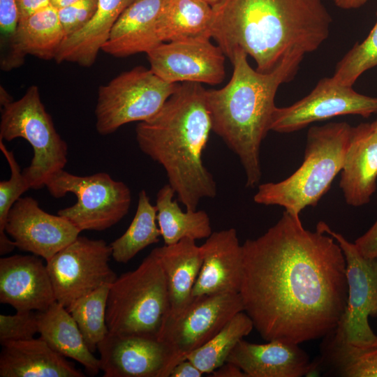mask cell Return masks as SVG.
I'll return each mask as SVG.
<instances>
[{
	"label": "cell",
	"mask_w": 377,
	"mask_h": 377,
	"mask_svg": "<svg viewBox=\"0 0 377 377\" xmlns=\"http://www.w3.org/2000/svg\"><path fill=\"white\" fill-rule=\"evenodd\" d=\"M247 57L235 50L229 58L230 80L221 89H205V96L212 131L237 156L246 185L253 188L262 177L260 149L270 131L276 91L294 78L303 58H288L272 72L261 73L249 65Z\"/></svg>",
	"instance_id": "277c9868"
},
{
	"label": "cell",
	"mask_w": 377,
	"mask_h": 377,
	"mask_svg": "<svg viewBox=\"0 0 377 377\" xmlns=\"http://www.w3.org/2000/svg\"><path fill=\"white\" fill-rule=\"evenodd\" d=\"M376 259H377V256H376Z\"/></svg>",
	"instance_id": "7dc6e473"
},
{
	"label": "cell",
	"mask_w": 377,
	"mask_h": 377,
	"mask_svg": "<svg viewBox=\"0 0 377 377\" xmlns=\"http://www.w3.org/2000/svg\"><path fill=\"white\" fill-rule=\"evenodd\" d=\"M321 355L312 364L318 374L342 377H377V347L362 348L324 337Z\"/></svg>",
	"instance_id": "83f0119b"
},
{
	"label": "cell",
	"mask_w": 377,
	"mask_h": 377,
	"mask_svg": "<svg viewBox=\"0 0 377 377\" xmlns=\"http://www.w3.org/2000/svg\"><path fill=\"white\" fill-rule=\"evenodd\" d=\"M6 232L17 248L47 260L80 231L65 218L45 212L36 200L27 196L20 198L10 209Z\"/></svg>",
	"instance_id": "2e32d148"
},
{
	"label": "cell",
	"mask_w": 377,
	"mask_h": 377,
	"mask_svg": "<svg viewBox=\"0 0 377 377\" xmlns=\"http://www.w3.org/2000/svg\"><path fill=\"white\" fill-rule=\"evenodd\" d=\"M45 187L56 198L68 193L76 195V203L59 210L57 214L80 232L102 231L115 225L128 214L132 200L125 183L103 172L78 176L61 170L50 179Z\"/></svg>",
	"instance_id": "ba28073f"
},
{
	"label": "cell",
	"mask_w": 377,
	"mask_h": 377,
	"mask_svg": "<svg viewBox=\"0 0 377 377\" xmlns=\"http://www.w3.org/2000/svg\"><path fill=\"white\" fill-rule=\"evenodd\" d=\"M202 374L190 360L186 359L174 367L170 377H201Z\"/></svg>",
	"instance_id": "ab89813d"
},
{
	"label": "cell",
	"mask_w": 377,
	"mask_h": 377,
	"mask_svg": "<svg viewBox=\"0 0 377 377\" xmlns=\"http://www.w3.org/2000/svg\"><path fill=\"white\" fill-rule=\"evenodd\" d=\"M97 350L104 377H169L174 367L170 349L157 337L109 332Z\"/></svg>",
	"instance_id": "9a60e30c"
},
{
	"label": "cell",
	"mask_w": 377,
	"mask_h": 377,
	"mask_svg": "<svg viewBox=\"0 0 377 377\" xmlns=\"http://www.w3.org/2000/svg\"><path fill=\"white\" fill-rule=\"evenodd\" d=\"M98 1L80 0L58 9L59 17L66 38L82 29L91 20L96 11Z\"/></svg>",
	"instance_id": "8d00e7d4"
},
{
	"label": "cell",
	"mask_w": 377,
	"mask_h": 377,
	"mask_svg": "<svg viewBox=\"0 0 377 377\" xmlns=\"http://www.w3.org/2000/svg\"><path fill=\"white\" fill-rule=\"evenodd\" d=\"M376 66L377 20L367 37L362 42L355 43L337 64L332 77L341 84L353 87L363 73Z\"/></svg>",
	"instance_id": "836d02e7"
},
{
	"label": "cell",
	"mask_w": 377,
	"mask_h": 377,
	"mask_svg": "<svg viewBox=\"0 0 377 377\" xmlns=\"http://www.w3.org/2000/svg\"><path fill=\"white\" fill-rule=\"evenodd\" d=\"M170 309L166 278L154 249L135 269L110 285L106 324L112 334L158 337Z\"/></svg>",
	"instance_id": "8992f818"
},
{
	"label": "cell",
	"mask_w": 377,
	"mask_h": 377,
	"mask_svg": "<svg viewBox=\"0 0 377 377\" xmlns=\"http://www.w3.org/2000/svg\"><path fill=\"white\" fill-rule=\"evenodd\" d=\"M339 186L346 203L367 204L376 189L377 132L371 124L351 127Z\"/></svg>",
	"instance_id": "ffe728a7"
},
{
	"label": "cell",
	"mask_w": 377,
	"mask_h": 377,
	"mask_svg": "<svg viewBox=\"0 0 377 377\" xmlns=\"http://www.w3.org/2000/svg\"><path fill=\"white\" fill-rule=\"evenodd\" d=\"M351 127L346 122L311 127L300 167L283 181L259 184L254 202L283 207L295 216L306 207L316 206L341 171Z\"/></svg>",
	"instance_id": "5b68a950"
},
{
	"label": "cell",
	"mask_w": 377,
	"mask_h": 377,
	"mask_svg": "<svg viewBox=\"0 0 377 377\" xmlns=\"http://www.w3.org/2000/svg\"><path fill=\"white\" fill-rule=\"evenodd\" d=\"M111 284H105L77 300L66 310L76 322L89 349L94 353L98 343L109 333L106 307Z\"/></svg>",
	"instance_id": "1f68e13d"
},
{
	"label": "cell",
	"mask_w": 377,
	"mask_h": 377,
	"mask_svg": "<svg viewBox=\"0 0 377 377\" xmlns=\"http://www.w3.org/2000/svg\"><path fill=\"white\" fill-rule=\"evenodd\" d=\"M52 281L39 256L0 258V302L17 311H41L56 302Z\"/></svg>",
	"instance_id": "e0dca14e"
},
{
	"label": "cell",
	"mask_w": 377,
	"mask_h": 377,
	"mask_svg": "<svg viewBox=\"0 0 377 377\" xmlns=\"http://www.w3.org/2000/svg\"><path fill=\"white\" fill-rule=\"evenodd\" d=\"M38 333L54 350L82 364L94 376L98 373L100 360L89 349L71 313L58 302L37 311Z\"/></svg>",
	"instance_id": "d4e9b609"
},
{
	"label": "cell",
	"mask_w": 377,
	"mask_h": 377,
	"mask_svg": "<svg viewBox=\"0 0 377 377\" xmlns=\"http://www.w3.org/2000/svg\"><path fill=\"white\" fill-rule=\"evenodd\" d=\"M0 149L10 169L8 180L0 182V254L5 255L16 247L15 242L10 240L6 232V225L9 212L21 195L30 188L24 178L14 154L9 151L0 139Z\"/></svg>",
	"instance_id": "d6a6232c"
},
{
	"label": "cell",
	"mask_w": 377,
	"mask_h": 377,
	"mask_svg": "<svg viewBox=\"0 0 377 377\" xmlns=\"http://www.w3.org/2000/svg\"><path fill=\"white\" fill-rule=\"evenodd\" d=\"M226 362L240 368L246 377H301L306 376L311 363L299 344L280 341L258 344L243 339Z\"/></svg>",
	"instance_id": "d6986e66"
},
{
	"label": "cell",
	"mask_w": 377,
	"mask_h": 377,
	"mask_svg": "<svg viewBox=\"0 0 377 377\" xmlns=\"http://www.w3.org/2000/svg\"><path fill=\"white\" fill-rule=\"evenodd\" d=\"M157 208L145 190L138 194V207L126 232L110 245L112 257L119 263H127L140 251L157 243L161 236L156 224Z\"/></svg>",
	"instance_id": "f546056e"
},
{
	"label": "cell",
	"mask_w": 377,
	"mask_h": 377,
	"mask_svg": "<svg viewBox=\"0 0 377 377\" xmlns=\"http://www.w3.org/2000/svg\"><path fill=\"white\" fill-rule=\"evenodd\" d=\"M180 83H170L142 66L124 71L98 89L96 128L102 135L145 121L163 107Z\"/></svg>",
	"instance_id": "9c48e42d"
},
{
	"label": "cell",
	"mask_w": 377,
	"mask_h": 377,
	"mask_svg": "<svg viewBox=\"0 0 377 377\" xmlns=\"http://www.w3.org/2000/svg\"><path fill=\"white\" fill-rule=\"evenodd\" d=\"M17 138L26 140L34 150L30 165L22 170L30 188L45 187L54 175L64 169L68 145L57 133L36 85L20 99L1 107L0 139Z\"/></svg>",
	"instance_id": "52a82bcc"
},
{
	"label": "cell",
	"mask_w": 377,
	"mask_h": 377,
	"mask_svg": "<svg viewBox=\"0 0 377 377\" xmlns=\"http://www.w3.org/2000/svg\"><path fill=\"white\" fill-rule=\"evenodd\" d=\"M243 311L240 293L193 297L181 311H169L158 338L170 349L175 367L209 341L235 315Z\"/></svg>",
	"instance_id": "8fae6325"
},
{
	"label": "cell",
	"mask_w": 377,
	"mask_h": 377,
	"mask_svg": "<svg viewBox=\"0 0 377 377\" xmlns=\"http://www.w3.org/2000/svg\"><path fill=\"white\" fill-rule=\"evenodd\" d=\"M110 245L78 236L46 260L57 302L65 308L117 278L109 265Z\"/></svg>",
	"instance_id": "7c38bea8"
},
{
	"label": "cell",
	"mask_w": 377,
	"mask_h": 377,
	"mask_svg": "<svg viewBox=\"0 0 377 377\" xmlns=\"http://www.w3.org/2000/svg\"><path fill=\"white\" fill-rule=\"evenodd\" d=\"M200 246L202 262L191 298L225 293H239L243 251L236 230L231 228L214 232Z\"/></svg>",
	"instance_id": "ac0fdd59"
},
{
	"label": "cell",
	"mask_w": 377,
	"mask_h": 377,
	"mask_svg": "<svg viewBox=\"0 0 377 377\" xmlns=\"http://www.w3.org/2000/svg\"><path fill=\"white\" fill-rule=\"evenodd\" d=\"M65 38L58 9L51 4L20 20L17 45L25 57L54 59Z\"/></svg>",
	"instance_id": "f1b7e54d"
},
{
	"label": "cell",
	"mask_w": 377,
	"mask_h": 377,
	"mask_svg": "<svg viewBox=\"0 0 377 377\" xmlns=\"http://www.w3.org/2000/svg\"><path fill=\"white\" fill-rule=\"evenodd\" d=\"M209 37L163 42L149 51L150 69L170 83L197 82L211 85L226 77V55Z\"/></svg>",
	"instance_id": "5bb4252c"
},
{
	"label": "cell",
	"mask_w": 377,
	"mask_h": 377,
	"mask_svg": "<svg viewBox=\"0 0 377 377\" xmlns=\"http://www.w3.org/2000/svg\"><path fill=\"white\" fill-rule=\"evenodd\" d=\"M38 333L37 311H17L0 315V342L27 340Z\"/></svg>",
	"instance_id": "d590c367"
},
{
	"label": "cell",
	"mask_w": 377,
	"mask_h": 377,
	"mask_svg": "<svg viewBox=\"0 0 377 377\" xmlns=\"http://www.w3.org/2000/svg\"><path fill=\"white\" fill-rule=\"evenodd\" d=\"M334 4L344 10L357 9L364 5L368 0H332Z\"/></svg>",
	"instance_id": "b9f144b4"
},
{
	"label": "cell",
	"mask_w": 377,
	"mask_h": 377,
	"mask_svg": "<svg viewBox=\"0 0 377 377\" xmlns=\"http://www.w3.org/2000/svg\"><path fill=\"white\" fill-rule=\"evenodd\" d=\"M374 129L377 132V119L371 124Z\"/></svg>",
	"instance_id": "bcb514c9"
},
{
	"label": "cell",
	"mask_w": 377,
	"mask_h": 377,
	"mask_svg": "<svg viewBox=\"0 0 377 377\" xmlns=\"http://www.w3.org/2000/svg\"><path fill=\"white\" fill-rule=\"evenodd\" d=\"M316 229L332 236L346 263L347 304L337 326L329 334L335 339L362 348L377 347V336L369 317H377V259L365 258L354 243L320 221Z\"/></svg>",
	"instance_id": "30bf717a"
},
{
	"label": "cell",
	"mask_w": 377,
	"mask_h": 377,
	"mask_svg": "<svg viewBox=\"0 0 377 377\" xmlns=\"http://www.w3.org/2000/svg\"><path fill=\"white\" fill-rule=\"evenodd\" d=\"M163 0H135L119 16L101 51L122 58L148 53L163 43L157 20Z\"/></svg>",
	"instance_id": "44dd1931"
},
{
	"label": "cell",
	"mask_w": 377,
	"mask_h": 377,
	"mask_svg": "<svg viewBox=\"0 0 377 377\" xmlns=\"http://www.w3.org/2000/svg\"><path fill=\"white\" fill-rule=\"evenodd\" d=\"M204 1L209 3L212 6H213L215 4H216L220 0H204Z\"/></svg>",
	"instance_id": "f6af8a7d"
},
{
	"label": "cell",
	"mask_w": 377,
	"mask_h": 377,
	"mask_svg": "<svg viewBox=\"0 0 377 377\" xmlns=\"http://www.w3.org/2000/svg\"><path fill=\"white\" fill-rule=\"evenodd\" d=\"M360 253L365 258L377 256V221L354 243Z\"/></svg>",
	"instance_id": "74e56055"
},
{
	"label": "cell",
	"mask_w": 377,
	"mask_h": 377,
	"mask_svg": "<svg viewBox=\"0 0 377 377\" xmlns=\"http://www.w3.org/2000/svg\"><path fill=\"white\" fill-rule=\"evenodd\" d=\"M19 22L16 0H0V67L3 71L17 68L25 61L17 45Z\"/></svg>",
	"instance_id": "e575fe53"
},
{
	"label": "cell",
	"mask_w": 377,
	"mask_h": 377,
	"mask_svg": "<svg viewBox=\"0 0 377 377\" xmlns=\"http://www.w3.org/2000/svg\"><path fill=\"white\" fill-rule=\"evenodd\" d=\"M242 245L240 295L265 341L300 344L337 326L348 297L346 263L337 242L305 229L284 211L267 232Z\"/></svg>",
	"instance_id": "6da1fadb"
},
{
	"label": "cell",
	"mask_w": 377,
	"mask_h": 377,
	"mask_svg": "<svg viewBox=\"0 0 377 377\" xmlns=\"http://www.w3.org/2000/svg\"><path fill=\"white\" fill-rule=\"evenodd\" d=\"M20 20L25 18L49 5L50 0H16Z\"/></svg>",
	"instance_id": "f35d334b"
},
{
	"label": "cell",
	"mask_w": 377,
	"mask_h": 377,
	"mask_svg": "<svg viewBox=\"0 0 377 377\" xmlns=\"http://www.w3.org/2000/svg\"><path fill=\"white\" fill-rule=\"evenodd\" d=\"M0 377H83L40 337L1 343Z\"/></svg>",
	"instance_id": "7402d4cb"
},
{
	"label": "cell",
	"mask_w": 377,
	"mask_h": 377,
	"mask_svg": "<svg viewBox=\"0 0 377 377\" xmlns=\"http://www.w3.org/2000/svg\"><path fill=\"white\" fill-rule=\"evenodd\" d=\"M205 91L200 83H180L159 111L135 128L139 148L163 168L187 211L197 210L202 199L217 195L202 158L212 131Z\"/></svg>",
	"instance_id": "3957f363"
},
{
	"label": "cell",
	"mask_w": 377,
	"mask_h": 377,
	"mask_svg": "<svg viewBox=\"0 0 377 377\" xmlns=\"http://www.w3.org/2000/svg\"><path fill=\"white\" fill-rule=\"evenodd\" d=\"M212 6L204 0H163L157 20L162 42L211 37Z\"/></svg>",
	"instance_id": "484cf974"
},
{
	"label": "cell",
	"mask_w": 377,
	"mask_h": 377,
	"mask_svg": "<svg viewBox=\"0 0 377 377\" xmlns=\"http://www.w3.org/2000/svg\"><path fill=\"white\" fill-rule=\"evenodd\" d=\"M211 376L214 377H246L244 371L234 364L225 362L214 370Z\"/></svg>",
	"instance_id": "60d3db41"
},
{
	"label": "cell",
	"mask_w": 377,
	"mask_h": 377,
	"mask_svg": "<svg viewBox=\"0 0 377 377\" xmlns=\"http://www.w3.org/2000/svg\"><path fill=\"white\" fill-rule=\"evenodd\" d=\"M175 194L167 184L157 193V221L165 244H175L184 238L201 239L212 233L210 219L204 210L183 212L174 200Z\"/></svg>",
	"instance_id": "4316f807"
},
{
	"label": "cell",
	"mask_w": 377,
	"mask_h": 377,
	"mask_svg": "<svg viewBox=\"0 0 377 377\" xmlns=\"http://www.w3.org/2000/svg\"><path fill=\"white\" fill-rule=\"evenodd\" d=\"M253 328L251 318L245 311H240L209 341L188 355L186 359L204 374H210L226 362L235 345Z\"/></svg>",
	"instance_id": "4dcf8cb0"
},
{
	"label": "cell",
	"mask_w": 377,
	"mask_h": 377,
	"mask_svg": "<svg viewBox=\"0 0 377 377\" xmlns=\"http://www.w3.org/2000/svg\"><path fill=\"white\" fill-rule=\"evenodd\" d=\"M154 250L167 281L170 312L179 311L191 300L192 290L202 262L200 246L195 240L184 238Z\"/></svg>",
	"instance_id": "cb8c5ba5"
},
{
	"label": "cell",
	"mask_w": 377,
	"mask_h": 377,
	"mask_svg": "<svg viewBox=\"0 0 377 377\" xmlns=\"http://www.w3.org/2000/svg\"><path fill=\"white\" fill-rule=\"evenodd\" d=\"M80 0H50V4L54 8L59 9L71 4H73Z\"/></svg>",
	"instance_id": "7bdbcfd3"
},
{
	"label": "cell",
	"mask_w": 377,
	"mask_h": 377,
	"mask_svg": "<svg viewBox=\"0 0 377 377\" xmlns=\"http://www.w3.org/2000/svg\"><path fill=\"white\" fill-rule=\"evenodd\" d=\"M13 100L8 91L2 87H0V103L1 106H3Z\"/></svg>",
	"instance_id": "ee69618b"
},
{
	"label": "cell",
	"mask_w": 377,
	"mask_h": 377,
	"mask_svg": "<svg viewBox=\"0 0 377 377\" xmlns=\"http://www.w3.org/2000/svg\"><path fill=\"white\" fill-rule=\"evenodd\" d=\"M375 113L377 97L361 94L332 77H325L303 98L287 107H276L270 131L288 133L337 116L355 114L367 118Z\"/></svg>",
	"instance_id": "4fadbf2b"
},
{
	"label": "cell",
	"mask_w": 377,
	"mask_h": 377,
	"mask_svg": "<svg viewBox=\"0 0 377 377\" xmlns=\"http://www.w3.org/2000/svg\"><path fill=\"white\" fill-rule=\"evenodd\" d=\"M135 1L98 0L91 20L82 29L64 40L54 58L57 63L66 61L84 67L91 66L114 24Z\"/></svg>",
	"instance_id": "603a6c76"
},
{
	"label": "cell",
	"mask_w": 377,
	"mask_h": 377,
	"mask_svg": "<svg viewBox=\"0 0 377 377\" xmlns=\"http://www.w3.org/2000/svg\"><path fill=\"white\" fill-rule=\"evenodd\" d=\"M212 9V38L228 59L242 50L261 73L318 50L332 22L323 0H220Z\"/></svg>",
	"instance_id": "7a4b0ae2"
}]
</instances>
